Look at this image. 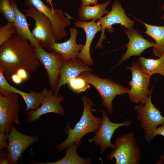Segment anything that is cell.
<instances>
[{
	"mask_svg": "<svg viewBox=\"0 0 164 164\" xmlns=\"http://www.w3.org/2000/svg\"><path fill=\"white\" fill-rule=\"evenodd\" d=\"M11 89L12 92L18 94L23 98L26 105L25 112L38 109L49 91L46 88H44L40 92L30 91L29 93H27L19 90L12 86Z\"/></svg>",
	"mask_w": 164,
	"mask_h": 164,
	"instance_id": "obj_21",
	"label": "cell"
},
{
	"mask_svg": "<svg viewBox=\"0 0 164 164\" xmlns=\"http://www.w3.org/2000/svg\"><path fill=\"white\" fill-rule=\"evenodd\" d=\"M23 80L17 73L13 74L11 77V81L16 84H21Z\"/></svg>",
	"mask_w": 164,
	"mask_h": 164,
	"instance_id": "obj_32",
	"label": "cell"
},
{
	"mask_svg": "<svg viewBox=\"0 0 164 164\" xmlns=\"http://www.w3.org/2000/svg\"><path fill=\"white\" fill-rule=\"evenodd\" d=\"M11 3L16 13L14 22L16 34L23 39L29 41L34 47L39 45L35 37L30 30L26 20V15L21 12L19 9L16 2L11 0Z\"/></svg>",
	"mask_w": 164,
	"mask_h": 164,
	"instance_id": "obj_19",
	"label": "cell"
},
{
	"mask_svg": "<svg viewBox=\"0 0 164 164\" xmlns=\"http://www.w3.org/2000/svg\"><path fill=\"white\" fill-rule=\"evenodd\" d=\"M110 2V1L108 0L91 6L81 5L78 10L79 19L82 21H86L100 19L104 15L107 14L109 12V10H106V8Z\"/></svg>",
	"mask_w": 164,
	"mask_h": 164,
	"instance_id": "obj_20",
	"label": "cell"
},
{
	"mask_svg": "<svg viewBox=\"0 0 164 164\" xmlns=\"http://www.w3.org/2000/svg\"><path fill=\"white\" fill-rule=\"evenodd\" d=\"M16 34L14 22H8L0 27V45Z\"/></svg>",
	"mask_w": 164,
	"mask_h": 164,
	"instance_id": "obj_27",
	"label": "cell"
},
{
	"mask_svg": "<svg viewBox=\"0 0 164 164\" xmlns=\"http://www.w3.org/2000/svg\"><path fill=\"white\" fill-rule=\"evenodd\" d=\"M137 63L142 71L150 76L156 73L164 76V53L157 59L141 56Z\"/></svg>",
	"mask_w": 164,
	"mask_h": 164,
	"instance_id": "obj_24",
	"label": "cell"
},
{
	"mask_svg": "<svg viewBox=\"0 0 164 164\" xmlns=\"http://www.w3.org/2000/svg\"><path fill=\"white\" fill-rule=\"evenodd\" d=\"M157 135H161L164 137V124L159 126L154 130L145 134V138L147 142H150ZM156 163L164 164V155L162 154L160 156L159 160L157 161Z\"/></svg>",
	"mask_w": 164,
	"mask_h": 164,
	"instance_id": "obj_28",
	"label": "cell"
},
{
	"mask_svg": "<svg viewBox=\"0 0 164 164\" xmlns=\"http://www.w3.org/2000/svg\"><path fill=\"white\" fill-rule=\"evenodd\" d=\"M139 21L146 27L145 33L155 40L152 51L154 56L159 57L164 53V26L152 25Z\"/></svg>",
	"mask_w": 164,
	"mask_h": 164,
	"instance_id": "obj_22",
	"label": "cell"
},
{
	"mask_svg": "<svg viewBox=\"0 0 164 164\" xmlns=\"http://www.w3.org/2000/svg\"><path fill=\"white\" fill-rule=\"evenodd\" d=\"M124 32L129 39L128 43L124 46L127 48V50L117 63L111 68V70L121 64L125 60L129 59L131 57L140 56L145 50L153 47L155 44L154 42L144 38L137 30L133 28L126 29Z\"/></svg>",
	"mask_w": 164,
	"mask_h": 164,
	"instance_id": "obj_15",
	"label": "cell"
},
{
	"mask_svg": "<svg viewBox=\"0 0 164 164\" xmlns=\"http://www.w3.org/2000/svg\"><path fill=\"white\" fill-rule=\"evenodd\" d=\"M153 87L144 104H138L134 106L135 111L138 114L137 117L140 122V126L145 134L154 130L159 126L164 124V117L161 112L152 103L151 94Z\"/></svg>",
	"mask_w": 164,
	"mask_h": 164,
	"instance_id": "obj_12",
	"label": "cell"
},
{
	"mask_svg": "<svg viewBox=\"0 0 164 164\" xmlns=\"http://www.w3.org/2000/svg\"><path fill=\"white\" fill-rule=\"evenodd\" d=\"M52 90L48 92L43 101L41 106L36 110H30L26 112L27 121L31 123L39 119L40 117L48 113H53L64 116L65 111L60 103L64 99L62 94H55Z\"/></svg>",
	"mask_w": 164,
	"mask_h": 164,
	"instance_id": "obj_14",
	"label": "cell"
},
{
	"mask_svg": "<svg viewBox=\"0 0 164 164\" xmlns=\"http://www.w3.org/2000/svg\"><path fill=\"white\" fill-rule=\"evenodd\" d=\"M161 18L164 20V13L162 15L161 17Z\"/></svg>",
	"mask_w": 164,
	"mask_h": 164,
	"instance_id": "obj_37",
	"label": "cell"
},
{
	"mask_svg": "<svg viewBox=\"0 0 164 164\" xmlns=\"http://www.w3.org/2000/svg\"><path fill=\"white\" fill-rule=\"evenodd\" d=\"M0 12L8 22H14L16 16L11 0H0Z\"/></svg>",
	"mask_w": 164,
	"mask_h": 164,
	"instance_id": "obj_25",
	"label": "cell"
},
{
	"mask_svg": "<svg viewBox=\"0 0 164 164\" xmlns=\"http://www.w3.org/2000/svg\"><path fill=\"white\" fill-rule=\"evenodd\" d=\"M19 95L15 92L6 95L0 94V132L7 134L13 123L21 125L18 114L21 106Z\"/></svg>",
	"mask_w": 164,
	"mask_h": 164,
	"instance_id": "obj_9",
	"label": "cell"
},
{
	"mask_svg": "<svg viewBox=\"0 0 164 164\" xmlns=\"http://www.w3.org/2000/svg\"><path fill=\"white\" fill-rule=\"evenodd\" d=\"M0 164H11L7 149H2L0 151Z\"/></svg>",
	"mask_w": 164,
	"mask_h": 164,
	"instance_id": "obj_31",
	"label": "cell"
},
{
	"mask_svg": "<svg viewBox=\"0 0 164 164\" xmlns=\"http://www.w3.org/2000/svg\"><path fill=\"white\" fill-rule=\"evenodd\" d=\"M48 3L51 5V7H53L52 1V0H45Z\"/></svg>",
	"mask_w": 164,
	"mask_h": 164,
	"instance_id": "obj_35",
	"label": "cell"
},
{
	"mask_svg": "<svg viewBox=\"0 0 164 164\" xmlns=\"http://www.w3.org/2000/svg\"><path fill=\"white\" fill-rule=\"evenodd\" d=\"M111 9L105 16L102 17L96 22L102 27L101 33L94 49L102 48L104 46L102 43L106 40L105 30L107 29L108 32L112 33L115 29L112 26L114 24H119L124 26L127 29L133 28L134 23L133 21L128 17L125 13L124 8L120 2L115 1L112 4Z\"/></svg>",
	"mask_w": 164,
	"mask_h": 164,
	"instance_id": "obj_7",
	"label": "cell"
},
{
	"mask_svg": "<svg viewBox=\"0 0 164 164\" xmlns=\"http://www.w3.org/2000/svg\"><path fill=\"white\" fill-rule=\"evenodd\" d=\"M0 46V67L7 80H11V76L20 69L29 73L39 68L34 47L17 34Z\"/></svg>",
	"mask_w": 164,
	"mask_h": 164,
	"instance_id": "obj_1",
	"label": "cell"
},
{
	"mask_svg": "<svg viewBox=\"0 0 164 164\" xmlns=\"http://www.w3.org/2000/svg\"><path fill=\"white\" fill-rule=\"evenodd\" d=\"M161 8L164 11V5H163L161 7Z\"/></svg>",
	"mask_w": 164,
	"mask_h": 164,
	"instance_id": "obj_36",
	"label": "cell"
},
{
	"mask_svg": "<svg viewBox=\"0 0 164 164\" xmlns=\"http://www.w3.org/2000/svg\"><path fill=\"white\" fill-rule=\"evenodd\" d=\"M96 20L87 22L77 21L74 23L75 27L80 28L84 31L86 35V40L82 49L79 52L77 58L83 61L89 66L93 65L94 60L92 59L90 53L91 46L95 35L102 30L101 26L96 22Z\"/></svg>",
	"mask_w": 164,
	"mask_h": 164,
	"instance_id": "obj_17",
	"label": "cell"
},
{
	"mask_svg": "<svg viewBox=\"0 0 164 164\" xmlns=\"http://www.w3.org/2000/svg\"><path fill=\"white\" fill-rule=\"evenodd\" d=\"M102 118L97 129L93 137L88 139L89 142H94L96 146L100 147V154L102 155L108 148L114 149L115 144L111 142V140L115 131L119 128L125 126L128 127L132 121L128 120L121 123H114L111 121L106 111L100 110Z\"/></svg>",
	"mask_w": 164,
	"mask_h": 164,
	"instance_id": "obj_8",
	"label": "cell"
},
{
	"mask_svg": "<svg viewBox=\"0 0 164 164\" xmlns=\"http://www.w3.org/2000/svg\"><path fill=\"white\" fill-rule=\"evenodd\" d=\"M132 66L127 67L132 73L131 80L129 82L131 86L128 93L129 100L133 103L144 104L150 93L149 87L150 84V77L144 73L137 62L132 61Z\"/></svg>",
	"mask_w": 164,
	"mask_h": 164,
	"instance_id": "obj_6",
	"label": "cell"
},
{
	"mask_svg": "<svg viewBox=\"0 0 164 164\" xmlns=\"http://www.w3.org/2000/svg\"><path fill=\"white\" fill-rule=\"evenodd\" d=\"M10 85L6 79L4 71L0 67V93L2 95H6L12 93Z\"/></svg>",
	"mask_w": 164,
	"mask_h": 164,
	"instance_id": "obj_29",
	"label": "cell"
},
{
	"mask_svg": "<svg viewBox=\"0 0 164 164\" xmlns=\"http://www.w3.org/2000/svg\"><path fill=\"white\" fill-rule=\"evenodd\" d=\"M67 84L70 88L77 94L84 92L91 87L86 79L79 76L70 80Z\"/></svg>",
	"mask_w": 164,
	"mask_h": 164,
	"instance_id": "obj_26",
	"label": "cell"
},
{
	"mask_svg": "<svg viewBox=\"0 0 164 164\" xmlns=\"http://www.w3.org/2000/svg\"><path fill=\"white\" fill-rule=\"evenodd\" d=\"M77 145L73 143L67 148L65 156L61 159L52 162H41L31 160V163L34 164H89L92 162L90 159L80 156L77 152Z\"/></svg>",
	"mask_w": 164,
	"mask_h": 164,
	"instance_id": "obj_23",
	"label": "cell"
},
{
	"mask_svg": "<svg viewBox=\"0 0 164 164\" xmlns=\"http://www.w3.org/2000/svg\"><path fill=\"white\" fill-rule=\"evenodd\" d=\"M70 37L67 41L61 43L56 42L48 49L50 51H55L60 53L64 60L77 58L79 52L82 49L84 45L77 44L76 41L78 32L76 28L70 27L69 29Z\"/></svg>",
	"mask_w": 164,
	"mask_h": 164,
	"instance_id": "obj_18",
	"label": "cell"
},
{
	"mask_svg": "<svg viewBox=\"0 0 164 164\" xmlns=\"http://www.w3.org/2000/svg\"><path fill=\"white\" fill-rule=\"evenodd\" d=\"M37 58L46 71L51 89H56L60 78L62 65L64 61L62 56L55 51L48 52L40 45L34 47Z\"/></svg>",
	"mask_w": 164,
	"mask_h": 164,
	"instance_id": "obj_11",
	"label": "cell"
},
{
	"mask_svg": "<svg viewBox=\"0 0 164 164\" xmlns=\"http://www.w3.org/2000/svg\"><path fill=\"white\" fill-rule=\"evenodd\" d=\"M90 67L77 58L64 60L60 68L59 81L54 94H58L62 86L67 84L70 80L77 77L82 72H92Z\"/></svg>",
	"mask_w": 164,
	"mask_h": 164,
	"instance_id": "obj_16",
	"label": "cell"
},
{
	"mask_svg": "<svg viewBox=\"0 0 164 164\" xmlns=\"http://www.w3.org/2000/svg\"><path fill=\"white\" fill-rule=\"evenodd\" d=\"M81 100L84 105L83 113L79 121L72 128L69 122L64 128V131L67 135L66 139L56 146L60 152L63 151L71 145L76 144L79 147L82 142L81 139L90 133L95 134L102 118L95 116L92 113L91 108L93 105L92 100L84 95Z\"/></svg>",
	"mask_w": 164,
	"mask_h": 164,
	"instance_id": "obj_2",
	"label": "cell"
},
{
	"mask_svg": "<svg viewBox=\"0 0 164 164\" xmlns=\"http://www.w3.org/2000/svg\"><path fill=\"white\" fill-rule=\"evenodd\" d=\"M8 145L7 134L0 132V150L7 149Z\"/></svg>",
	"mask_w": 164,
	"mask_h": 164,
	"instance_id": "obj_30",
	"label": "cell"
},
{
	"mask_svg": "<svg viewBox=\"0 0 164 164\" xmlns=\"http://www.w3.org/2000/svg\"><path fill=\"white\" fill-rule=\"evenodd\" d=\"M134 134L131 132L116 137L115 148L107 155L109 161L115 159L116 164H139L141 163V152L136 142Z\"/></svg>",
	"mask_w": 164,
	"mask_h": 164,
	"instance_id": "obj_4",
	"label": "cell"
},
{
	"mask_svg": "<svg viewBox=\"0 0 164 164\" xmlns=\"http://www.w3.org/2000/svg\"><path fill=\"white\" fill-rule=\"evenodd\" d=\"M28 72L25 69L21 68L19 69L17 73L23 80H26L28 78Z\"/></svg>",
	"mask_w": 164,
	"mask_h": 164,
	"instance_id": "obj_33",
	"label": "cell"
},
{
	"mask_svg": "<svg viewBox=\"0 0 164 164\" xmlns=\"http://www.w3.org/2000/svg\"><path fill=\"white\" fill-rule=\"evenodd\" d=\"M8 145L7 149L11 164H16L22 158L24 151L39 141L36 135H28L19 132L13 124L7 134Z\"/></svg>",
	"mask_w": 164,
	"mask_h": 164,
	"instance_id": "obj_13",
	"label": "cell"
},
{
	"mask_svg": "<svg viewBox=\"0 0 164 164\" xmlns=\"http://www.w3.org/2000/svg\"><path fill=\"white\" fill-rule=\"evenodd\" d=\"M24 10L27 16L32 18L35 27L32 32L39 44L48 49L56 41L53 25L50 20L43 13L32 6Z\"/></svg>",
	"mask_w": 164,
	"mask_h": 164,
	"instance_id": "obj_5",
	"label": "cell"
},
{
	"mask_svg": "<svg viewBox=\"0 0 164 164\" xmlns=\"http://www.w3.org/2000/svg\"><path fill=\"white\" fill-rule=\"evenodd\" d=\"M25 3L27 6L34 7L50 20L54 27L56 41L61 40L67 36L65 29L70 25L71 22L69 17L61 10L49 7L42 0H26Z\"/></svg>",
	"mask_w": 164,
	"mask_h": 164,
	"instance_id": "obj_10",
	"label": "cell"
},
{
	"mask_svg": "<svg viewBox=\"0 0 164 164\" xmlns=\"http://www.w3.org/2000/svg\"><path fill=\"white\" fill-rule=\"evenodd\" d=\"M79 76L86 79L98 91L101 103L107 112L112 114L114 111L112 102L117 95L128 94L129 89L112 80L110 78H101L92 72H84Z\"/></svg>",
	"mask_w": 164,
	"mask_h": 164,
	"instance_id": "obj_3",
	"label": "cell"
},
{
	"mask_svg": "<svg viewBox=\"0 0 164 164\" xmlns=\"http://www.w3.org/2000/svg\"><path fill=\"white\" fill-rule=\"evenodd\" d=\"M98 0H81L82 5H95L97 3Z\"/></svg>",
	"mask_w": 164,
	"mask_h": 164,
	"instance_id": "obj_34",
	"label": "cell"
}]
</instances>
